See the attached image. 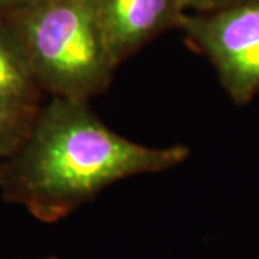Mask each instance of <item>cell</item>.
<instances>
[{
  "label": "cell",
  "mask_w": 259,
  "mask_h": 259,
  "mask_svg": "<svg viewBox=\"0 0 259 259\" xmlns=\"http://www.w3.org/2000/svg\"><path fill=\"white\" fill-rule=\"evenodd\" d=\"M40 259H58V258H55V256H49V258H40Z\"/></svg>",
  "instance_id": "obj_9"
},
{
  "label": "cell",
  "mask_w": 259,
  "mask_h": 259,
  "mask_svg": "<svg viewBox=\"0 0 259 259\" xmlns=\"http://www.w3.org/2000/svg\"><path fill=\"white\" fill-rule=\"evenodd\" d=\"M91 101L48 97L22 146L0 161V192L35 219L55 223L117 182L183 164L190 150L151 147L105 125Z\"/></svg>",
  "instance_id": "obj_1"
},
{
  "label": "cell",
  "mask_w": 259,
  "mask_h": 259,
  "mask_svg": "<svg viewBox=\"0 0 259 259\" xmlns=\"http://www.w3.org/2000/svg\"><path fill=\"white\" fill-rule=\"evenodd\" d=\"M37 110L0 105V161L12 156L26 140Z\"/></svg>",
  "instance_id": "obj_6"
},
{
  "label": "cell",
  "mask_w": 259,
  "mask_h": 259,
  "mask_svg": "<svg viewBox=\"0 0 259 259\" xmlns=\"http://www.w3.org/2000/svg\"><path fill=\"white\" fill-rule=\"evenodd\" d=\"M39 0H0V19L8 18L9 15L26 8Z\"/></svg>",
  "instance_id": "obj_8"
},
{
  "label": "cell",
  "mask_w": 259,
  "mask_h": 259,
  "mask_svg": "<svg viewBox=\"0 0 259 259\" xmlns=\"http://www.w3.org/2000/svg\"><path fill=\"white\" fill-rule=\"evenodd\" d=\"M180 29L214 68L236 105L259 94V0H243L209 13H186Z\"/></svg>",
  "instance_id": "obj_3"
},
{
  "label": "cell",
  "mask_w": 259,
  "mask_h": 259,
  "mask_svg": "<svg viewBox=\"0 0 259 259\" xmlns=\"http://www.w3.org/2000/svg\"><path fill=\"white\" fill-rule=\"evenodd\" d=\"M243 0H182L186 12L192 13H209L238 5Z\"/></svg>",
  "instance_id": "obj_7"
},
{
  "label": "cell",
  "mask_w": 259,
  "mask_h": 259,
  "mask_svg": "<svg viewBox=\"0 0 259 259\" xmlns=\"http://www.w3.org/2000/svg\"><path fill=\"white\" fill-rule=\"evenodd\" d=\"M48 97L30 69L16 30L0 19V105L39 108Z\"/></svg>",
  "instance_id": "obj_5"
},
{
  "label": "cell",
  "mask_w": 259,
  "mask_h": 259,
  "mask_svg": "<svg viewBox=\"0 0 259 259\" xmlns=\"http://www.w3.org/2000/svg\"><path fill=\"white\" fill-rule=\"evenodd\" d=\"M102 32L115 64L131 56L186 16L182 0H97Z\"/></svg>",
  "instance_id": "obj_4"
},
{
  "label": "cell",
  "mask_w": 259,
  "mask_h": 259,
  "mask_svg": "<svg viewBox=\"0 0 259 259\" xmlns=\"http://www.w3.org/2000/svg\"><path fill=\"white\" fill-rule=\"evenodd\" d=\"M47 97L91 101L118 68L102 32L97 0H39L8 16Z\"/></svg>",
  "instance_id": "obj_2"
}]
</instances>
